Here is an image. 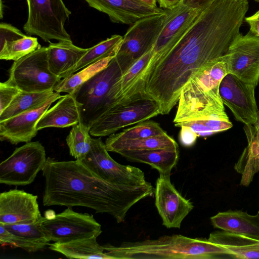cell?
Returning a JSON list of instances; mask_svg holds the SVG:
<instances>
[{
	"mask_svg": "<svg viewBox=\"0 0 259 259\" xmlns=\"http://www.w3.org/2000/svg\"><path fill=\"white\" fill-rule=\"evenodd\" d=\"M249 9L247 0H214L201 12L175 47L156 65L141 88L161 115L178 103L181 90L199 69L224 56Z\"/></svg>",
	"mask_w": 259,
	"mask_h": 259,
	"instance_id": "6da1fadb",
	"label": "cell"
},
{
	"mask_svg": "<svg viewBox=\"0 0 259 259\" xmlns=\"http://www.w3.org/2000/svg\"><path fill=\"white\" fill-rule=\"evenodd\" d=\"M42 171L44 206L89 207L111 215L118 223L124 221L134 205L154 191L149 182L131 186L107 182L77 160L59 161L48 157Z\"/></svg>",
	"mask_w": 259,
	"mask_h": 259,
	"instance_id": "7a4b0ae2",
	"label": "cell"
},
{
	"mask_svg": "<svg viewBox=\"0 0 259 259\" xmlns=\"http://www.w3.org/2000/svg\"><path fill=\"white\" fill-rule=\"evenodd\" d=\"M112 259L231 258L230 253L208 239L182 235H163L156 239L124 242L118 246L102 245Z\"/></svg>",
	"mask_w": 259,
	"mask_h": 259,
	"instance_id": "3957f363",
	"label": "cell"
},
{
	"mask_svg": "<svg viewBox=\"0 0 259 259\" xmlns=\"http://www.w3.org/2000/svg\"><path fill=\"white\" fill-rule=\"evenodd\" d=\"M225 56L201 68L183 87L175 123L227 114L219 94L220 84L228 73Z\"/></svg>",
	"mask_w": 259,
	"mask_h": 259,
	"instance_id": "277c9868",
	"label": "cell"
},
{
	"mask_svg": "<svg viewBox=\"0 0 259 259\" xmlns=\"http://www.w3.org/2000/svg\"><path fill=\"white\" fill-rule=\"evenodd\" d=\"M123 74L115 56L106 68L71 93L80 105L81 122L90 128L115 106L113 87Z\"/></svg>",
	"mask_w": 259,
	"mask_h": 259,
	"instance_id": "5b68a950",
	"label": "cell"
},
{
	"mask_svg": "<svg viewBox=\"0 0 259 259\" xmlns=\"http://www.w3.org/2000/svg\"><path fill=\"white\" fill-rule=\"evenodd\" d=\"M205 8L191 7L181 3L171 9L165 10L166 19L152 48L151 59L145 70L132 85L131 92H139L146 77L182 38Z\"/></svg>",
	"mask_w": 259,
	"mask_h": 259,
	"instance_id": "8992f818",
	"label": "cell"
},
{
	"mask_svg": "<svg viewBox=\"0 0 259 259\" xmlns=\"http://www.w3.org/2000/svg\"><path fill=\"white\" fill-rule=\"evenodd\" d=\"M28 17L23 29L29 35H36L46 42L51 40L72 41L65 28L71 11L63 0H26Z\"/></svg>",
	"mask_w": 259,
	"mask_h": 259,
	"instance_id": "52a82bcc",
	"label": "cell"
},
{
	"mask_svg": "<svg viewBox=\"0 0 259 259\" xmlns=\"http://www.w3.org/2000/svg\"><path fill=\"white\" fill-rule=\"evenodd\" d=\"M61 79L50 69L47 47H41L14 61L8 80L20 91L39 92L54 91Z\"/></svg>",
	"mask_w": 259,
	"mask_h": 259,
	"instance_id": "ba28073f",
	"label": "cell"
},
{
	"mask_svg": "<svg viewBox=\"0 0 259 259\" xmlns=\"http://www.w3.org/2000/svg\"><path fill=\"white\" fill-rule=\"evenodd\" d=\"M166 17L165 10L162 14L147 16L137 21L126 31L115 56L124 73L153 48Z\"/></svg>",
	"mask_w": 259,
	"mask_h": 259,
	"instance_id": "9c48e42d",
	"label": "cell"
},
{
	"mask_svg": "<svg viewBox=\"0 0 259 259\" xmlns=\"http://www.w3.org/2000/svg\"><path fill=\"white\" fill-rule=\"evenodd\" d=\"M47 159L45 147L39 142L26 143L1 163L0 183L14 186L32 183Z\"/></svg>",
	"mask_w": 259,
	"mask_h": 259,
	"instance_id": "30bf717a",
	"label": "cell"
},
{
	"mask_svg": "<svg viewBox=\"0 0 259 259\" xmlns=\"http://www.w3.org/2000/svg\"><path fill=\"white\" fill-rule=\"evenodd\" d=\"M108 152L101 137L93 138L89 153L81 161L98 176L112 183L142 186L149 183L142 170L118 163Z\"/></svg>",
	"mask_w": 259,
	"mask_h": 259,
	"instance_id": "8fae6325",
	"label": "cell"
},
{
	"mask_svg": "<svg viewBox=\"0 0 259 259\" xmlns=\"http://www.w3.org/2000/svg\"><path fill=\"white\" fill-rule=\"evenodd\" d=\"M41 226L51 241L57 243L97 238L102 232L93 215L77 212L70 207L51 219L44 217Z\"/></svg>",
	"mask_w": 259,
	"mask_h": 259,
	"instance_id": "7c38bea8",
	"label": "cell"
},
{
	"mask_svg": "<svg viewBox=\"0 0 259 259\" xmlns=\"http://www.w3.org/2000/svg\"><path fill=\"white\" fill-rule=\"evenodd\" d=\"M160 114L157 103L150 99H140L116 106L104 114L91 127L95 137L115 134L120 129L149 120Z\"/></svg>",
	"mask_w": 259,
	"mask_h": 259,
	"instance_id": "4fadbf2b",
	"label": "cell"
},
{
	"mask_svg": "<svg viewBox=\"0 0 259 259\" xmlns=\"http://www.w3.org/2000/svg\"><path fill=\"white\" fill-rule=\"evenodd\" d=\"M228 73L255 87L259 83V37L239 33L225 56Z\"/></svg>",
	"mask_w": 259,
	"mask_h": 259,
	"instance_id": "5bb4252c",
	"label": "cell"
},
{
	"mask_svg": "<svg viewBox=\"0 0 259 259\" xmlns=\"http://www.w3.org/2000/svg\"><path fill=\"white\" fill-rule=\"evenodd\" d=\"M255 87L231 73H228L220 84L219 94L224 104L237 121L245 125L254 124L257 120Z\"/></svg>",
	"mask_w": 259,
	"mask_h": 259,
	"instance_id": "9a60e30c",
	"label": "cell"
},
{
	"mask_svg": "<svg viewBox=\"0 0 259 259\" xmlns=\"http://www.w3.org/2000/svg\"><path fill=\"white\" fill-rule=\"evenodd\" d=\"M155 204L167 228H180L183 220L193 209L192 203L185 199L170 182V176L160 175L156 182Z\"/></svg>",
	"mask_w": 259,
	"mask_h": 259,
	"instance_id": "2e32d148",
	"label": "cell"
},
{
	"mask_svg": "<svg viewBox=\"0 0 259 259\" xmlns=\"http://www.w3.org/2000/svg\"><path fill=\"white\" fill-rule=\"evenodd\" d=\"M41 217L37 195L16 189L0 194V224H31Z\"/></svg>",
	"mask_w": 259,
	"mask_h": 259,
	"instance_id": "e0dca14e",
	"label": "cell"
},
{
	"mask_svg": "<svg viewBox=\"0 0 259 259\" xmlns=\"http://www.w3.org/2000/svg\"><path fill=\"white\" fill-rule=\"evenodd\" d=\"M63 96L55 92L45 104L38 108L28 111L0 121V139L13 145L27 143L35 137L38 130L36 124L53 103Z\"/></svg>",
	"mask_w": 259,
	"mask_h": 259,
	"instance_id": "ac0fdd59",
	"label": "cell"
},
{
	"mask_svg": "<svg viewBox=\"0 0 259 259\" xmlns=\"http://www.w3.org/2000/svg\"><path fill=\"white\" fill-rule=\"evenodd\" d=\"M89 6L107 14L115 23L132 25L144 17L162 14L165 10L140 0H84Z\"/></svg>",
	"mask_w": 259,
	"mask_h": 259,
	"instance_id": "d6986e66",
	"label": "cell"
},
{
	"mask_svg": "<svg viewBox=\"0 0 259 259\" xmlns=\"http://www.w3.org/2000/svg\"><path fill=\"white\" fill-rule=\"evenodd\" d=\"M81 122L80 107L71 94L63 95L42 115L36 124L37 130L47 127L64 128Z\"/></svg>",
	"mask_w": 259,
	"mask_h": 259,
	"instance_id": "ffe728a7",
	"label": "cell"
},
{
	"mask_svg": "<svg viewBox=\"0 0 259 259\" xmlns=\"http://www.w3.org/2000/svg\"><path fill=\"white\" fill-rule=\"evenodd\" d=\"M248 145L234 165L235 170L241 175L240 185L247 187L259 171V111L254 124L244 126Z\"/></svg>",
	"mask_w": 259,
	"mask_h": 259,
	"instance_id": "44dd1931",
	"label": "cell"
},
{
	"mask_svg": "<svg viewBox=\"0 0 259 259\" xmlns=\"http://www.w3.org/2000/svg\"><path fill=\"white\" fill-rule=\"evenodd\" d=\"M215 228L229 233L259 238V213L251 215L241 210L220 212L210 218Z\"/></svg>",
	"mask_w": 259,
	"mask_h": 259,
	"instance_id": "7402d4cb",
	"label": "cell"
},
{
	"mask_svg": "<svg viewBox=\"0 0 259 259\" xmlns=\"http://www.w3.org/2000/svg\"><path fill=\"white\" fill-rule=\"evenodd\" d=\"M208 239L227 250L231 258H259V238L222 230L211 233Z\"/></svg>",
	"mask_w": 259,
	"mask_h": 259,
	"instance_id": "603a6c76",
	"label": "cell"
},
{
	"mask_svg": "<svg viewBox=\"0 0 259 259\" xmlns=\"http://www.w3.org/2000/svg\"><path fill=\"white\" fill-rule=\"evenodd\" d=\"M118 154L128 160L148 164L162 175H170L179 160V148L148 150L122 151Z\"/></svg>",
	"mask_w": 259,
	"mask_h": 259,
	"instance_id": "cb8c5ba5",
	"label": "cell"
},
{
	"mask_svg": "<svg viewBox=\"0 0 259 259\" xmlns=\"http://www.w3.org/2000/svg\"><path fill=\"white\" fill-rule=\"evenodd\" d=\"M44 218L42 217L37 221L27 224H0L13 235V247L22 248L28 252H34L50 244L51 240L41 226Z\"/></svg>",
	"mask_w": 259,
	"mask_h": 259,
	"instance_id": "d4e9b609",
	"label": "cell"
},
{
	"mask_svg": "<svg viewBox=\"0 0 259 259\" xmlns=\"http://www.w3.org/2000/svg\"><path fill=\"white\" fill-rule=\"evenodd\" d=\"M88 50V48L74 45L72 41L50 42L47 53L50 70L62 79V76L75 66Z\"/></svg>",
	"mask_w": 259,
	"mask_h": 259,
	"instance_id": "484cf974",
	"label": "cell"
},
{
	"mask_svg": "<svg viewBox=\"0 0 259 259\" xmlns=\"http://www.w3.org/2000/svg\"><path fill=\"white\" fill-rule=\"evenodd\" d=\"M97 238L93 237L65 243H50L49 249L69 258L112 259L105 253L103 246L99 244Z\"/></svg>",
	"mask_w": 259,
	"mask_h": 259,
	"instance_id": "4316f807",
	"label": "cell"
},
{
	"mask_svg": "<svg viewBox=\"0 0 259 259\" xmlns=\"http://www.w3.org/2000/svg\"><path fill=\"white\" fill-rule=\"evenodd\" d=\"M105 144L108 151L117 153L122 151L179 148L176 141L167 134L135 140H118L108 137Z\"/></svg>",
	"mask_w": 259,
	"mask_h": 259,
	"instance_id": "83f0119b",
	"label": "cell"
},
{
	"mask_svg": "<svg viewBox=\"0 0 259 259\" xmlns=\"http://www.w3.org/2000/svg\"><path fill=\"white\" fill-rule=\"evenodd\" d=\"M122 39V36L114 34L95 46L88 48V51L75 66L66 72L62 76V79L103 58L110 56H115L119 49Z\"/></svg>",
	"mask_w": 259,
	"mask_h": 259,
	"instance_id": "f1b7e54d",
	"label": "cell"
},
{
	"mask_svg": "<svg viewBox=\"0 0 259 259\" xmlns=\"http://www.w3.org/2000/svg\"><path fill=\"white\" fill-rule=\"evenodd\" d=\"M54 93V90L39 92L20 91L9 106L0 114V121L40 107L52 97Z\"/></svg>",
	"mask_w": 259,
	"mask_h": 259,
	"instance_id": "f546056e",
	"label": "cell"
},
{
	"mask_svg": "<svg viewBox=\"0 0 259 259\" xmlns=\"http://www.w3.org/2000/svg\"><path fill=\"white\" fill-rule=\"evenodd\" d=\"M115 56L103 58L84 67L80 70V71L62 78L54 89V91L59 93L71 94L77 87L106 68Z\"/></svg>",
	"mask_w": 259,
	"mask_h": 259,
	"instance_id": "4dcf8cb0",
	"label": "cell"
},
{
	"mask_svg": "<svg viewBox=\"0 0 259 259\" xmlns=\"http://www.w3.org/2000/svg\"><path fill=\"white\" fill-rule=\"evenodd\" d=\"M177 127H190L198 137H204L224 132L231 128L233 124L227 114L207 118L175 123Z\"/></svg>",
	"mask_w": 259,
	"mask_h": 259,
	"instance_id": "1f68e13d",
	"label": "cell"
},
{
	"mask_svg": "<svg viewBox=\"0 0 259 259\" xmlns=\"http://www.w3.org/2000/svg\"><path fill=\"white\" fill-rule=\"evenodd\" d=\"M90 128L82 122L72 126L66 138L70 155L76 160L82 161L89 153L92 138L90 136Z\"/></svg>",
	"mask_w": 259,
	"mask_h": 259,
	"instance_id": "d6a6232c",
	"label": "cell"
},
{
	"mask_svg": "<svg viewBox=\"0 0 259 259\" xmlns=\"http://www.w3.org/2000/svg\"><path fill=\"white\" fill-rule=\"evenodd\" d=\"M41 47L37 38L29 35L0 45V59L17 61Z\"/></svg>",
	"mask_w": 259,
	"mask_h": 259,
	"instance_id": "836d02e7",
	"label": "cell"
},
{
	"mask_svg": "<svg viewBox=\"0 0 259 259\" xmlns=\"http://www.w3.org/2000/svg\"><path fill=\"white\" fill-rule=\"evenodd\" d=\"M166 134L158 122L147 120L125 128L121 132L112 134L109 137L118 140H135Z\"/></svg>",
	"mask_w": 259,
	"mask_h": 259,
	"instance_id": "e575fe53",
	"label": "cell"
},
{
	"mask_svg": "<svg viewBox=\"0 0 259 259\" xmlns=\"http://www.w3.org/2000/svg\"><path fill=\"white\" fill-rule=\"evenodd\" d=\"M20 91L8 80L0 83V114L9 106Z\"/></svg>",
	"mask_w": 259,
	"mask_h": 259,
	"instance_id": "d590c367",
	"label": "cell"
},
{
	"mask_svg": "<svg viewBox=\"0 0 259 259\" xmlns=\"http://www.w3.org/2000/svg\"><path fill=\"white\" fill-rule=\"evenodd\" d=\"M20 30L14 26L5 22L0 23V45L25 36Z\"/></svg>",
	"mask_w": 259,
	"mask_h": 259,
	"instance_id": "8d00e7d4",
	"label": "cell"
},
{
	"mask_svg": "<svg viewBox=\"0 0 259 259\" xmlns=\"http://www.w3.org/2000/svg\"><path fill=\"white\" fill-rule=\"evenodd\" d=\"M180 134V142L185 147L192 146L196 142L198 137L190 127L186 126H181Z\"/></svg>",
	"mask_w": 259,
	"mask_h": 259,
	"instance_id": "74e56055",
	"label": "cell"
},
{
	"mask_svg": "<svg viewBox=\"0 0 259 259\" xmlns=\"http://www.w3.org/2000/svg\"><path fill=\"white\" fill-rule=\"evenodd\" d=\"M244 20L249 26V31L259 37V10L251 16L245 17Z\"/></svg>",
	"mask_w": 259,
	"mask_h": 259,
	"instance_id": "f35d334b",
	"label": "cell"
},
{
	"mask_svg": "<svg viewBox=\"0 0 259 259\" xmlns=\"http://www.w3.org/2000/svg\"><path fill=\"white\" fill-rule=\"evenodd\" d=\"M0 243L2 246L6 245L14 246L13 235L2 224H0Z\"/></svg>",
	"mask_w": 259,
	"mask_h": 259,
	"instance_id": "ab89813d",
	"label": "cell"
},
{
	"mask_svg": "<svg viewBox=\"0 0 259 259\" xmlns=\"http://www.w3.org/2000/svg\"><path fill=\"white\" fill-rule=\"evenodd\" d=\"M214 0H182L181 4L194 8H205Z\"/></svg>",
	"mask_w": 259,
	"mask_h": 259,
	"instance_id": "60d3db41",
	"label": "cell"
},
{
	"mask_svg": "<svg viewBox=\"0 0 259 259\" xmlns=\"http://www.w3.org/2000/svg\"><path fill=\"white\" fill-rule=\"evenodd\" d=\"M182 0H157L159 8L164 10L171 9L181 3Z\"/></svg>",
	"mask_w": 259,
	"mask_h": 259,
	"instance_id": "b9f144b4",
	"label": "cell"
},
{
	"mask_svg": "<svg viewBox=\"0 0 259 259\" xmlns=\"http://www.w3.org/2000/svg\"><path fill=\"white\" fill-rule=\"evenodd\" d=\"M147 5L153 7H157L156 2L157 0H140Z\"/></svg>",
	"mask_w": 259,
	"mask_h": 259,
	"instance_id": "7bdbcfd3",
	"label": "cell"
},
{
	"mask_svg": "<svg viewBox=\"0 0 259 259\" xmlns=\"http://www.w3.org/2000/svg\"><path fill=\"white\" fill-rule=\"evenodd\" d=\"M254 1H255L256 2L259 3V0H254Z\"/></svg>",
	"mask_w": 259,
	"mask_h": 259,
	"instance_id": "ee69618b",
	"label": "cell"
},
{
	"mask_svg": "<svg viewBox=\"0 0 259 259\" xmlns=\"http://www.w3.org/2000/svg\"><path fill=\"white\" fill-rule=\"evenodd\" d=\"M257 213H259V210L258 211Z\"/></svg>",
	"mask_w": 259,
	"mask_h": 259,
	"instance_id": "f6af8a7d",
	"label": "cell"
}]
</instances>
